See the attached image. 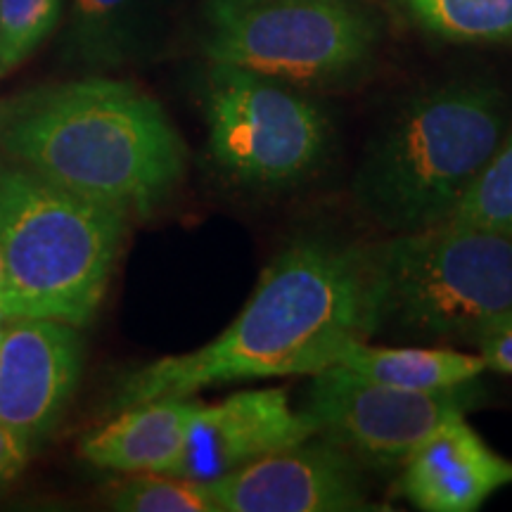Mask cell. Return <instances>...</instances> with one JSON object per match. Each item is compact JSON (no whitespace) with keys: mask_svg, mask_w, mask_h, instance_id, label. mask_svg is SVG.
Wrapping results in <instances>:
<instances>
[{"mask_svg":"<svg viewBox=\"0 0 512 512\" xmlns=\"http://www.w3.org/2000/svg\"><path fill=\"white\" fill-rule=\"evenodd\" d=\"M375 335L368 245L294 240L264 268L233 323L204 347L164 356L119 384L112 411L226 384L316 375Z\"/></svg>","mask_w":512,"mask_h":512,"instance_id":"cell-1","label":"cell"},{"mask_svg":"<svg viewBox=\"0 0 512 512\" xmlns=\"http://www.w3.org/2000/svg\"><path fill=\"white\" fill-rule=\"evenodd\" d=\"M0 150L128 216L155 214L185 176V145L164 107L143 88L102 74L5 102Z\"/></svg>","mask_w":512,"mask_h":512,"instance_id":"cell-2","label":"cell"},{"mask_svg":"<svg viewBox=\"0 0 512 512\" xmlns=\"http://www.w3.org/2000/svg\"><path fill=\"white\" fill-rule=\"evenodd\" d=\"M508 133V98L496 83L460 79L415 93L370 138L354 200L389 235L446 223Z\"/></svg>","mask_w":512,"mask_h":512,"instance_id":"cell-3","label":"cell"},{"mask_svg":"<svg viewBox=\"0 0 512 512\" xmlns=\"http://www.w3.org/2000/svg\"><path fill=\"white\" fill-rule=\"evenodd\" d=\"M126 211L0 164V309L86 328L98 313L128 230Z\"/></svg>","mask_w":512,"mask_h":512,"instance_id":"cell-4","label":"cell"},{"mask_svg":"<svg viewBox=\"0 0 512 512\" xmlns=\"http://www.w3.org/2000/svg\"><path fill=\"white\" fill-rule=\"evenodd\" d=\"M368 249L373 337L470 344L486 320L512 309V235L446 221Z\"/></svg>","mask_w":512,"mask_h":512,"instance_id":"cell-5","label":"cell"},{"mask_svg":"<svg viewBox=\"0 0 512 512\" xmlns=\"http://www.w3.org/2000/svg\"><path fill=\"white\" fill-rule=\"evenodd\" d=\"M202 50L299 91L361 81L380 48V19L366 0H207Z\"/></svg>","mask_w":512,"mask_h":512,"instance_id":"cell-6","label":"cell"},{"mask_svg":"<svg viewBox=\"0 0 512 512\" xmlns=\"http://www.w3.org/2000/svg\"><path fill=\"white\" fill-rule=\"evenodd\" d=\"M202 110L211 162L238 188L290 190L332 152V124L318 102L247 69L211 62Z\"/></svg>","mask_w":512,"mask_h":512,"instance_id":"cell-7","label":"cell"},{"mask_svg":"<svg viewBox=\"0 0 512 512\" xmlns=\"http://www.w3.org/2000/svg\"><path fill=\"white\" fill-rule=\"evenodd\" d=\"M477 380L441 392L384 387L328 366L313 375L306 413L318 434L349 451L361 465L396 467L422 439L479 401Z\"/></svg>","mask_w":512,"mask_h":512,"instance_id":"cell-8","label":"cell"},{"mask_svg":"<svg viewBox=\"0 0 512 512\" xmlns=\"http://www.w3.org/2000/svg\"><path fill=\"white\" fill-rule=\"evenodd\" d=\"M209 486L221 512L373 510L363 465L318 432Z\"/></svg>","mask_w":512,"mask_h":512,"instance_id":"cell-9","label":"cell"},{"mask_svg":"<svg viewBox=\"0 0 512 512\" xmlns=\"http://www.w3.org/2000/svg\"><path fill=\"white\" fill-rule=\"evenodd\" d=\"M83 370L79 328L53 318H10L0 339V422L41 448L69 411Z\"/></svg>","mask_w":512,"mask_h":512,"instance_id":"cell-10","label":"cell"},{"mask_svg":"<svg viewBox=\"0 0 512 512\" xmlns=\"http://www.w3.org/2000/svg\"><path fill=\"white\" fill-rule=\"evenodd\" d=\"M316 432L311 415L294 411L285 389H242L219 403H202L176 475L216 482Z\"/></svg>","mask_w":512,"mask_h":512,"instance_id":"cell-11","label":"cell"},{"mask_svg":"<svg viewBox=\"0 0 512 512\" xmlns=\"http://www.w3.org/2000/svg\"><path fill=\"white\" fill-rule=\"evenodd\" d=\"M505 486H512V460L456 415L403 460L396 489L422 512H477Z\"/></svg>","mask_w":512,"mask_h":512,"instance_id":"cell-12","label":"cell"},{"mask_svg":"<svg viewBox=\"0 0 512 512\" xmlns=\"http://www.w3.org/2000/svg\"><path fill=\"white\" fill-rule=\"evenodd\" d=\"M202 401L195 396H166L117 411V415L81 441L79 456L100 470L166 472L176 475L188 432Z\"/></svg>","mask_w":512,"mask_h":512,"instance_id":"cell-13","label":"cell"},{"mask_svg":"<svg viewBox=\"0 0 512 512\" xmlns=\"http://www.w3.org/2000/svg\"><path fill=\"white\" fill-rule=\"evenodd\" d=\"M166 0H72L64 57L88 72L136 62L157 36Z\"/></svg>","mask_w":512,"mask_h":512,"instance_id":"cell-14","label":"cell"},{"mask_svg":"<svg viewBox=\"0 0 512 512\" xmlns=\"http://www.w3.org/2000/svg\"><path fill=\"white\" fill-rule=\"evenodd\" d=\"M332 366L358 380L408 392L456 389L486 373V363L479 354L441 347H377L370 339L351 342Z\"/></svg>","mask_w":512,"mask_h":512,"instance_id":"cell-15","label":"cell"},{"mask_svg":"<svg viewBox=\"0 0 512 512\" xmlns=\"http://www.w3.org/2000/svg\"><path fill=\"white\" fill-rule=\"evenodd\" d=\"M422 34L458 46H512V0H399Z\"/></svg>","mask_w":512,"mask_h":512,"instance_id":"cell-16","label":"cell"},{"mask_svg":"<svg viewBox=\"0 0 512 512\" xmlns=\"http://www.w3.org/2000/svg\"><path fill=\"white\" fill-rule=\"evenodd\" d=\"M107 503L121 512H221L209 482L166 472L128 475L112 486Z\"/></svg>","mask_w":512,"mask_h":512,"instance_id":"cell-17","label":"cell"},{"mask_svg":"<svg viewBox=\"0 0 512 512\" xmlns=\"http://www.w3.org/2000/svg\"><path fill=\"white\" fill-rule=\"evenodd\" d=\"M448 221L512 235V131L505 133Z\"/></svg>","mask_w":512,"mask_h":512,"instance_id":"cell-18","label":"cell"},{"mask_svg":"<svg viewBox=\"0 0 512 512\" xmlns=\"http://www.w3.org/2000/svg\"><path fill=\"white\" fill-rule=\"evenodd\" d=\"M64 0H0V76L15 72L60 24Z\"/></svg>","mask_w":512,"mask_h":512,"instance_id":"cell-19","label":"cell"},{"mask_svg":"<svg viewBox=\"0 0 512 512\" xmlns=\"http://www.w3.org/2000/svg\"><path fill=\"white\" fill-rule=\"evenodd\" d=\"M470 344L484 358L486 370L512 377V309L486 320Z\"/></svg>","mask_w":512,"mask_h":512,"instance_id":"cell-20","label":"cell"},{"mask_svg":"<svg viewBox=\"0 0 512 512\" xmlns=\"http://www.w3.org/2000/svg\"><path fill=\"white\" fill-rule=\"evenodd\" d=\"M34 453L27 441L0 422V494L22 475Z\"/></svg>","mask_w":512,"mask_h":512,"instance_id":"cell-21","label":"cell"},{"mask_svg":"<svg viewBox=\"0 0 512 512\" xmlns=\"http://www.w3.org/2000/svg\"><path fill=\"white\" fill-rule=\"evenodd\" d=\"M0 278H3V259H0Z\"/></svg>","mask_w":512,"mask_h":512,"instance_id":"cell-22","label":"cell"}]
</instances>
